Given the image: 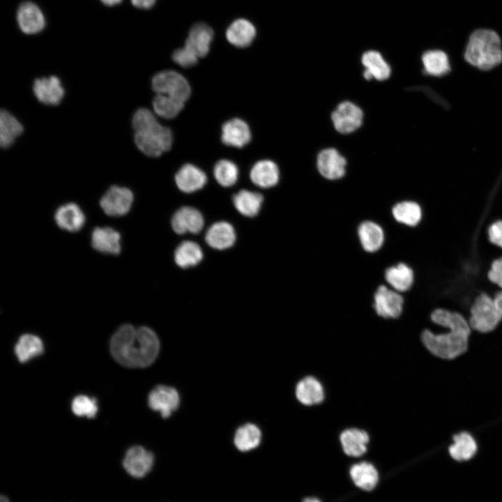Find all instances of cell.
I'll return each mask as SVG.
<instances>
[{"label":"cell","mask_w":502,"mask_h":502,"mask_svg":"<svg viewBox=\"0 0 502 502\" xmlns=\"http://www.w3.org/2000/svg\"><path fill=\"white\" fill-rule=\"evenodd\" d=\"M110 351L114 358L125 367H145L156 359L160 351V341L149 327L135 328L124 324L113 335Z\"/></svg>","instance_id":"6da1fadb"},{"label":"cell","mask_w":502,"mask_h":502,"mask_svg":"<svg viewBox=\"0 0 502 502\" xmlns=\"http://www.w3.org/2000/svg\"><path fill=\"white\" fill-rule=\"evenodd\" d=\"M431 320L436 324L446 327L448 333L435 334L425 330L421 340L427 349L434 356L446 360L455 358L468 349L471 326L469 321L459 312L445 308L435 309Z\"/></svg>","instance_id":"7a4b0ae2"},{"label":"cell","mask_w":502,"mask_h":502,"mask_svg":"<svg viewBox=\"0 0 502 502\" xmlns=\"http://www.w3.org/2000/svg\"><path fill=\"white\" fill-rule=\"evenodd\" d=\"M132 124L135 144L145 155L158 157L171 149L173 143L171 130L160 125L149 109H137L132 117Z\"/></svg>","instance_id":"3957f363"},{"label":"cell","mask_w":502,"mask_h":502,"mask_svg":"<svg viewBox=\"0 0 502 502\" xmlns=\"http://www.w3.org/2000/svg\"><path fill=\"white\" fill-rule=\"evenodd\" d=\"M464 57L472 66L482 70L495 67L502 61L499 36L492 30L476 31L469 38Z\"/></svg>","instance_id":"277c9868"},{"label":"cell","mask_w":502,"mask_h":502,"mask_svg":"<svg viewBox=\"0 0 502 502\" xmlns=\"http://www.w3.org/2000/svg\"><path fill=\"white\" fill-rule=\"evenodd\" d=\"M469 323L472 329L486 333L494 330L502 320V291L492 296L482 292L470 307Z\"/></svg>","instance_id":"5b68a950"},{"label":"cell","mask_w":502,"mask_h":502,"mask_svg":"<svg viewBox=\"0 0 502 502\" xmlns=\"http://www.w3.org/2000/svg\"><path fill=\"white\" fill-rule=\"evenodd\" d=\"M152 88L156 94L167 95L183 102L188 99L191 92L188 80L174 70L157 73L152 79Z\"/></svg>","instance_id":"8992f818"},{"label":"cell","mask_w":502,"mask_h":502,"mask_svg":"<svg viewBox=\"0 0 502 502\" xmlns=\"http://www.w3.org/2000/svg\"><path fill=\"white\" fill-rule=\"evenodd\" d=\"M133 201L134 195L130 189L113 185L101 197L100 205L107 215L119 217L130 211Z\"/></svg>","instance_id":"52a82bcc"},{"label":"cell","mask_w":502,"mask_h":502,"mask_svg":"<svg viewBox=\"0 0 502 502\" xmlns=\"http://www.w3.org/2000/svg\"><path fill=\"white\" fill-rule=\"evenodd\" d=\"M404 298L401 293L379 286L374 296V308L376 314L383 318H397L403 310Z\"/></svg>","instance_id":"ba28073f"},{"label":"cell","mask_w":502,"mask_h":502,"mask_svg":"<svg viewBox=\"0 0 502 502\" xmlns=\"http://www.w3.org/2000/svg\"><path fill=\"white\" fill-rule=\"evenodd\" d=\"M363 118L360 108L349 101L340 103L331 115L335 128L343 134L351 133L358 128L362 124Z\"/></svg>","instance_id":"9c48e42d"},{"label":"cell","mask_w":502,"mask_h":502,"mask_svg":"<svg viewBox=\"0 0 502 502\" xmlns=\"http://www.w3.org/2000/svg\"><path fill=\"white\" fill-rule=\"evenodd\" d=\"M154 463L153 455L140 446L130 448L124 457L123 466L133 478H141L148 474Z\"/></svg>","instance_id":"30bf717a"},{"label":"cell","mask_w":502,"mask_h":502,"mask_svg":"<svg viewBox=\"0 0 502 502\" xmlns=\"http://www.w3.org/2000/svg\"><path fill=\"white\" fill-rule=\"evenodd\" d=\"M179 402L180 397L177 390L164 385L155 387L148 397L149 407L159 412L163 418L169 417L178 409Z\"/></svg>","instance_id":"8fae6325"},{"label":"cell","mask_w":502,"mask_h":502,"mask_svg":"<svg viewBox=\"0 0 502 502\" xmlns=\"http://www.w3.org/2000/svg\"><path fill=\"white\" fill-rule=\"evenodd\" d=\"M173 230L178 234H198L204 225V220L199 211L191 206H183L172 218Z\"/></svg>","instance_id":"7c38bea8"},{"label":"cell","mask_w":502,"mask_h":502,"mask_svg":"<svg viewBox=\"0 0 502 502\" xmlns=\"http://www.w3.org/2000/svg\"><path fill=\"white\" fill-rule=\"evenodd\" d=\"M317 169L320 174L329 180H336L345 174V158L335 149L321 151L317 157Z\"/></svg>","instance_id":"4fadbf2b"},{"label":"cell","mask_w":502,"mask_h":502,"mask_svg":"<svg viewBox=\"0 0 502 502\" xmlns=\"http://www.w3.org/2000/svg\"><path fill=\"white\" fill-rule=\"evenodd\" d=\"M120 233L109 227L93 229L91 236L92 247L97 251L109 254H118L121 251Z\"/></svg>","instance_id":"5bb4252c"},{"label":"cell","mask_w":502,"mask_h":502,"mask_svg":"<svg viewBox=\"0 0 502 502\" xmlns=\"http://www.w3.org/2000/svg\"><path fill=\"white\" fill-rule=\"evenodd\" d=\"M17 19L20 29L27 34L40 32L45 24L41 10L31 1L23 2L20 6Z\"/></svg>","instance_id":"9a60e30c"},{"label":"cell","mask_w":502,"mask_h":502,"mask_svg":"<svg viewBox=\"0 0 502 502\" xmlns=\"http://www.w3.org/2000/svg\"><path fill=\"white\" fill-rule=\"evenodd\" d=\"M221 140L227 146L242 148L251 140L250 128L243 120L232 119L222 125Z\"/></svg>","instance_id":"2e32d148"},{"label":"cell","mask_w":502,"mask_h":502,"mask_svg":"<svg viewBox=\"0 0 502 502\" xmlns=\"http://www.w3.org/2000/svg\"><path fill=\"white\" fill-rule=\"evenodd\" d=\"M54 220L59 228L70 232H75L84 227L86 217L77 204L70 202L60 206L56 210Z\"/></svg>","instance_id":"e0dca14e"},{"label":"cell","mask_w":502,"mask_h":502,"mask_svg":"<svg viewBox=\"0 0 502 502\" xmlns=\"http://www.w3.org/2000/svg\"><path fill=\"white\" fill-rule=\"evenodd\" d=\"M33 93L37 99L45 105H58L64 96V89L56 76L36 79Z\"/></svg>","instance_id":"ac0fdd59"},{"label":"cell","mask_w":502,"mask_h":502,"mask_svg":"<svg viewBox=\"0 0 502 502\" xmlns=\"http://www.w3.org/2000/svg\"><path fill=\"white\" fill-rule=\"evenodd\" d=\"M206 174L199 167L185 164L175 175V182L180 190L185 193L194 192L201 189L206 183Z\"/></svg>","instance_id":"d6986e66"},{"label":"cell","mask_w":502,"mask_h":502,"mask_svg":"<svg viewBox=\"0 0 502 502\" xmlns=\"http://www.w3.org/2000/svg\"><path fill=\"white\" fill-rule=\"evenodd\" d=\"M212 29L204 23H197L190 29L185 45L192 50L199 57L206 56L213 40Z\"/></svg>","instance_id":"ffe728a7"},{"label":"cell","mask_w":502,"mask_h":502,"mask_svg":"<svg viewBox=\"0 0 502 502\" xmlns=\"http://www.w3.org/2000/svg\"><path fill=\"white\" fill-rule=\"evenodd\" d=\"M205 240L207 244L216 250H225L231 247L236 241L233 226L225 221L212 225L206 231Z\"/></svg>","instance_id":"44dd1931"},{"label":"cell","mask_w":502,"mask_h":502,"mask_svg":"<svg viewBox=\"0 0 502 502\" xmlns=\"http://www.w3.org/2000/svg\"><path fill=\"white\" fill-rule=\"evenodd\" d=\"M358 236L363 250L371 253L379 250L385 241L383 228L370 220L363 221L358 225Z\"/></svg>","instance_id":"7402d4cb"},{"label":"cell","mask_w":502,"mask_h":502,"mask_svg":"<svg viewBox=\"0 0 502 502\" xmlns=\"http://www.w3.org/2000/svg\"><path fill=\"white\" fill-rule=\"evenodd\" d=\"M384 277L390 288L400 293L409 291L414 282L413 271L404 263L388 267Z\"/></svg>","instance_id":"603a6c76"},{"label":"cell","mask_w":502,"mask_h":502,"mask_svg":"<svg viewBox=\"0 0 502 502\" xmlns=\"http://www.w3.org/2000/svg\"><path fill=\"white\" fill-rule=\"evenodd\" d=\"M250 180L258 187L268 188L275 185L280 178L279 169L277 165L268 160H263L256 162L250 173Z\"/></svg>","instance_id":"cb8c5ba5"},{"label":"cell","mask_w":502,"mask_h":502,"mask_svg":"<svg viewBox=\"0 0 502 502\" xmlns=\"http://www.w3.org/2000/svg\"><path fill=\"white\" fill-rule=\"evenodd\" d=\"M256 36L254 25L245 19L233 22L226 31L227 40L237 47H246L251 45Z\"/></svg>","instance_id":"d4e9b609"},{"label":"cell","mask_w":502,"mask_h":502,"mask_svg":"<svg viewBox=\"0 0 502 502\" xmlns=\"http://www.w3.org/2000/svg\"><path fill=\"white\" fill-rule=\"evenodd\" d=\"M361 61L365 67L363 76L365 79L384 80L389 77L390 68L379 52L370 50L365 52Z\"/></svg>","instance_id":"484cf974"},{"label":"cell","mask_w":502,"mask_h":502,"mask_svg":"<svg viewBox=\"0 0 502 502\" xmlns=\"http://www.w3.org/2000/svg\"><path fill=\"white\" fill-rule=\"evenodd\" d=\"M296 395L303 404L308 406L317 404L324 400V388L317 379L307 376L298 383L296 388Z\"/></svg>","instance_id":"4316f807"},{"label":"cell","mask_w":502,"mask_h":502,"mask_svg":"<svg viewBox=\"0 0 502 502\" xmlns=\"http://www.w3.org/2000/svg\"><path fill=\"white\" fill-rule=\"evenodd\" d=\"M340 441L343 450L347 455L359 457L367 450L369 436L363 430L348 429L341 434Z\"/></svg>","instance_id":"83f0119b"},{"label":"cell","mask_w":502,"mask_h":502,"mask_svg":"<svg viewBox=\"0 0 502 502\" xmlns=\"http://www.w3.org/2000/svg\"><path fill=\"white\" fill-rule=\"evenodd\" d=\"M232 200L235 208L241 214L252 218L259 213L264 199L260 193L241 190L233 196Z\"/></svg>","instance_id":"f1b7e54d"},{"label":"cell","mask_w":502,"mask_h":502,"mask_svg":"<svg viewBox=\"0 0 502 502\" xmlns=\"http://www.w3.org/2000/svg\"><path fill=\"white\" fill-rule=\"evenodd\" d=\"M392 215L397 222L409 227H415L420 223L423 212L417 202L403 201L393 207Z\"/></svg>","instance_id":"f546056e"},{"label":"cell","mask_w":502,"mask_h":502,"mask_svg":"<svg viewBox=\"0 0 502 502\" xmlns=\"http://www.w3.org/2000/svg\"><path fill=\"white\" fill-rule=\"evenodd\" d=\"M203 258V252L195 242L185 241L179 244L174 252V261L179 267L187 268L198 264Z\"/></svg>","instance_id":"4dcf8cb0"},{"label":"cell","mask_w":502,"mask_h":502,"mask_svg":"<svg viewBox=\"0 0 502 502\" xmlns=\"http://www.w3.org/2000/svg\"><path fill=\"white\" fill-rule=\"evenodd\" d=\"M44 346L38 336L32 334L22 335L18 340L15 353L21 363H26L43 353Z\"/></svg>","instance_id":"1f68e13d"},{"label":"cell","mask_w":502,"mask_h":502,"mask_svg":"<svg viewBox=\"0 0 502 502\" xmlns=\"http://www.w3.org/2000/svg\"><path fill=\"white\" fill-rule=\"evenodd\" d=\"M454 443L448 449L450 456L457 461L471 459L477 450L476 443L468 432H462L453 436Z\"/></svg>","instance_id":"d6a6232c"},{"label":"cell","mask_w":502,"mask_h":502,"mask_svg":"<svg viewBox=\"0 0 502 502\" xmlns=\"http://www.w3.org/2000/svg\"><path fill=\"white\" fill-rule=\"evenodd\" d=\"M261 440L259 428L252 423L241 426L236 432L234 442L241 451L247 452L257 448Z\"/></svg>","instance_id":"836d02e7"},{"label":"cell","mask_w":502,"mask_h":502,"mask_svg":"<svg viewBox=\"0 0 502 502\" xmlns=\"http://www.w3.org/2000/svg\"><path fill=\"white\" fill-rule=\"evenodd\" d=\"M22 131V126L14 116L6 110L1 111L0 144L1 147L10 146Z\"/></svg>","instance_id":"e575fe53"},{"label":"cell","mask_w":502,"mask_h":502,"mask_svg":"<svg viewBox=\"0 0 502 502\" xmlns=\"http://www.w3.org/2000/svg\"><path fill=\"white\" fill-rule=\"evenodd\" d=\"M350 474L356 485L365 490L372 489L379 479L377 471L372 464L367 462L352 466Z\"/></svg>","instance_id":"d590c367"},{"label":"cell","mask_w":502,"mask_h":502,"mask_svg":"<svg viewBox=\"0 0 502 502\" xmlns=\"http://www.w3.org/2000/svg\"><path fill=\"white\" fill-rule=\"evenodd\" d=\"M426 73L434 76H441L450 71L446 54L440 50L427 51L422 56Z\"/></svg>","instance_id":"8d00e7d4"},{"label":"cell","mask_w":502,"mask_h":502,"mask_svg":"<svg viewBox=\"0 0 502 502\" xmlns=\"http://www.w3.org/2000/svg\"><path fill=\"white\" fill-rule=\"evenodd\" d=\"M185 102L175 98L156 94L153 100V108L158 116L169 119L176 117L184 107Z\"/></svg>","instance_id":"74e56055"},{"label":"cell","mask_w":502,"mask_h":502,"mask_svg":"<svg viewBox=\"0 0 502 502\" xmlns=\"http://www.w3.org/2000/svg\"><path fill=\"white\" fill-rule=\"evenodd\" d=\"M213 174L217 182L223 187H230L236 183L238 178V169L231 161L221 160L216 162Z\"/></svg>","instance_id":"f35d334b"},{"label":"cell","mask_w":502,"mask_h":502,"mask_svg":"<svg viewBox=\"0 0 502 502\" xmlns=\"http://www.w3.org/2000/svg\"><path fill=\"white\" fill-rule=\"evenodd\" d=\"M72 410L78 416L92 418L98 411L96 400L86 395L77 396L72 402Z\"/></svg>","instance_id":"ab89813d"},{"label":"cell","mask_w":502,"mask_h":502,"mask_svg":"<svg viewBox=\"0 0 502 502\" xmlns=\"http://www.w3.org/2000/svg\"><path fill=\"white\" fill-rule=\"evenodd\" d=\"M198 58L196 54L185 45L175 50L172 54L173 61L183 68L195 66Z\"/></svg>","instance_id":"60d3db41"},{"label":"cell","mask_w":502,"mask_h":502,"mask_svg":"<svg viewBox=\"0 0 502 502\" xmlns=\"http://www.w3.org/2000/svg\"><path fill=\"white\" fill-rule=\"evenodd\" d=\"M487 277L491 283L502 289V257L492 261Z\"/></svg>","instance_id":"b9f144b4"},{"label":"cell","mask_w":502,"mask_h":502,"mask_svg":"<svg viewBox=\"0 0 502 502\" xmlns=\"http://www.w3.org/2000/svg\"><path fill=\"white\" fill-rule=\"evenodd\" d=\"M489 241L502 249V220L492 222L487 229Z\"/></svg>","instance_id":"7bdbcfd3"},{"label":"cell","mask_w":502,"mask_h":502,"mask_svg":"<svg viewBox=\"0 0 502 502\" xmlns=\"http://www.w3.org/2000/svg\"><path fill=\"white\" fill-rule=\"evenodd\" d=\"M132 5L138 8L149 9L154 6L155 0H131Z\"/></svg>","instance_id":"ee69618b"},{"label":"cell","mask_w":502,"mask_h":502,"mask_svg":"<svg viewBox=\"0 0 502 502\" xmlns=\"http://www.w3.org/2000/svg\"><path fill=\"white\" fill-rule=\"evenodd\" d=\"M105 5L114 6L121 2L122 0H100Z\"/></svg>","instance_id":"f6af8a7d"},{"label":"cell","mask_w":502,"mask_h":502,"mask_svg":"<svg viewBox=\"0 0 502 502\" xmlns=\"http://www.w3.org/2000/svg\"><path fill=\"white\" fill-rule=\"evenodd\" d=\"M303 502H320L319 500L314 499V498H307L305 499Z\"/></svg>","instance_id":"bcb514c9"},{"label":"cell","mask_w":502,"mask_h":502,"mask_svg":"<svg viewBox=\"0 0 502 502\" xmlns=\"http://www.w3.org/2000/svg\"><path fill=\"white\" fill-rule=\"evenodd\" d=\"M1 502H9L8 498L3 495L1 496Z\"/></svg>","instance_id":"7dc6e473"}]
</instances>
